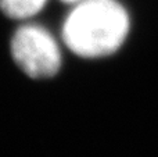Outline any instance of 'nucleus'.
I'll return each mask as SVG.
<instances>
[{
  "label": "nucleus",
  "mask_w": 158,
  "mask_h": 157,
  "mask_svg": "<svg viewBox=\"0 0 158 157\" xmlns=\"http://www.w3.org/2000/svg\"><path fill=\"white\" fill-rule=\"evenodd\" d=\"M128 29V14L115 0H81L64 22L63 39L81 57H103L123 43Z\"/></svg>",
  "instance_id": "obj_1"
},
{
  "label": "nucleus",
  "mask_w": 158,
  "mask_h": 157,
  "mask_svg": "<svg viewBox=\"0 0 158 157\" xmlns=\"http://www.w3.org/2000/svg\"><path fill=\"white\" fill-rule=\"evenodd\" d=\"M11 54L17 66L31 78H50L61 66L58 43L39 25H24L14 33Z\"/></svg>",
  "instance_id": "obj_2"
},
{
  "label": "nucleus",
  "mask_w": 158,
  "mask_h": 157,
  "mask_svg": "<svg viewBox=\"0 0 158 157\" xmlns=\"http://www.w3.org/2000/svg\"><path fill=\"white\" fill-rule=\"evenodd\" d=\"M65 3H77V2H81V0H63Z\"/></svg>",
  "instance_id": "obj_4"
},
{
  "label": "nucleus",
  "mask_w": 158,
  "mask_h": 157,
  "mask_svg": "<svg viewBox=\"0 0 158 157\" xmlns=\"http://www.w3.org/2000/svg\"><path fill=\"white\" fill-rule=\"evenodd\" d=\"M47 0H0V8L10 18H28L43 8Z\"/></svg>",
  "instance_id": "obj_3"
}]
</instances>
